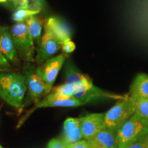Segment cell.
I'll use <instances>...</instances> for the list:
<instances>
[{
	"mask_svg": "<svg viewBox=\"0 0 148 148\" xmlns=\"http://www.w3.org/2000/svg\"><path fill=\"white\" fill-rule=\"evenodd\" d=\"M27 90L23 75L0 72V97L11 106L20 110Z\"/></svg>",
	"mask_w": 148,
	"mask_h": 148,
	"instance_id": "6da1fadb",
	"label": "cell"
},
{
	"mask_svg": "<svg viewBox=\"0 0 148 148\" xmlns=\"http://www.w3.org/2000/svg\"><path fill=\"white\" fill-rule=\"evenodd\" d=\"M10 32L18 57L27 63L34 62L35 44L26 23H16L10 27Z\"/></svg>",
	"mask_w": 148,
	"mask_h": 148,
	"instance_id": "7a4b0ae2",
	"label": "cell"
},
{
	"mask_svg": "<svg viewBox=\"0 0 148 148\" xmlns=\"http://www.w3.org/2000/svg\"><path fill=\"white\" fill-rule=\"evenodd\" d=\"M134 113V101L127 94L104 113L105 126L117 131Z\"/></svg>",
	"mask_w": 148,
	"mask_h": 148,
	"instance_id": "3957f363",
	"label": "cell"
},
{
	"mask_svg": "<svg viewBox=\"0 0 148 148\" xmlns=\"http://www.w3.org/2000/svg\"><path fill=\"white\" fill-rule=\"evenodd\" d=\"M148 134V123L134 114L117 130L119 146L122 147Z\"/></svg>",
	"mask_w": 148,
	"mask_h": 148,
	"instance_id": "277c9868",
	"label": "cell"
},
{
	"mask_svg": "<svg viewBox=\"0 0 148 148\" xmlns=\"http://www.w3.org/2000/svg\"><path fill=\"white\" fill-rule=\"evenodd\" d=\"M23 76L25 77L29 97L35 104L42 99V97L51 91V88L44 83L41 78L37 75L36 69L34 70L33 66L29 63H27L23 69Z\"/></svg>",
	"mask_w": 148,
	"mask_h": 148,
	"instance_id": "5b68a950",
	"label": "cell"
},
{
	"mask_svg": "<svg viewBox=\"0 0 148 148\" xmlns=\"http://www.w3.org/2000/svg\"><path fill=\"white\" fill-rule=\"evenodd\" d=\"M64 53L49 58L36 69V73L49 88H53L57 75L66 59Z\"/></svg>",
	"mask_w": 148,
	"mask_h": 148,
	"instance_id": "8992f818",
	"label": "cell"
},
{
	"mask_svg": "<svg viewBox=\"0 0 148 148\" xmlns=\"http://www.w3.org/2000/svg\"><path fill=\"white\" fill-rule=\"evenodd\" d=\"M44 29L45 33L42 37L40 45L37 48L36 55L34 58V62L38 65H41L62 49V44L48 29Z\"/></svg>",
	"mask_w": 148,
	"mask_h": 148,
	"instance_id": "52a82bcc",
	"label": "cell"
},
{
	"mask_svg": "<svg viewBox=\"0 0 148 148\" xmlns=\"http://www.w3.org/2000/svg\"><path fill=\"white\" fill-rule=\"evenodd\" d=\"M125 95H119L116 94L111 93L105 91L101 88L94 86L92 82L84 84L77 87V92H75L73 97L81 102L82 104L87 103L90 101L99 99V98H108V99H121L124 98Z\"/></svg>",
	"mask_w": 148,
	"mask_h": 148,
	"instance_id": "ba28073f",
	"label": "cell"
},
{
	"mask_svg": "<svg viewBox=\"0 0 148 148\" xmlns=\"http://www.w3.org/2000/svg\"><path fill=\"white\" fill-rule=\"evenodd\" d=\"M82 139L89 140L106 128L104 113H91L79 117Z\"/></svg>",
	"mask_w": 148,
	"mask_h": 148,
	"instance_id": "9c48e42d",
	"label": "cell"
},
{
	"mask_svg": "<svg viewBox=\"0 0 148 148\" xmlns=\"http://www.w3.org/2000/svg\"><path fill=\"white\" fill-rule=\"evenodd\" d=\"M87 141L90 148H118L119 146L117 131L107 127Z\"/></svg>",
	"mask_w": 148,
	"mask_h": 148,
	"instance_id": "30bf717a",
	"label": "cell"
},
{
	"mask_svg": "<svg viewBox=\"0 0 148 148\" xmlns=\"http://www.w3.org/2000/svg\"><path fill=\"white\" fill-rule=\"evenodd\" d=\"M44 28L48 29L61 44L66 40H71L72 33L69 26L58 17L47 18Z\"/></svg>",
	"mask_w": 148,
	"mask_h": 148,
	"instance_id": "8fae6325",
	"label": "cell"
},
{
	"mask_svg": "<svg viewBox=\"0 0 148 148\" xmlns=\"http://www.w3.org/2000/svg\"><path fill=\"white\" fill-rule=\"evenodd\" d=\"M0 51L10 62L16 63L18 61V56L11 35L10 27L8 26L0 27Z\"/></svg>",
	"mask_w": 148,
	"mask_h": 148,
	"instance_id": "7c38bea8",
	"label": "cell"
},
{
	"mask_svg": "<svg viewBox=\"0 0 148 148\" xmlns=\"http://www.w3.org/2000/svg\"><path fill=\"white\" fill-rule=\"evenodd\" d=\"M67 145L76 143L82 139L79 118H67L64 122L63 134L60 138Z\"/></svg>",
	"mask_w": 148,
	"mask_h": 148,
	"instance_id": "4fadbf2b",
	"label": "cell"
},
{
	"mask_svg": "<svg viewBox=\"0 0 148 148\" xmlns=\"http://www.w3.org/2000/svg\"><path fill=\"white\" fill-rule=\"evenodd\" d=\"M82 105H83L82 103L79 102L73 97L67 99H49L45 97L40 101L36 103L34 106L30 109L29 112L23 116V119L19 121L18 126H20V125H21L25 121L27 116L38 108H47V107H76L82 106Z\"/></svg>",
	"mask_w": 148,
	"mask_h": 148,
	"instance_id": "5bb4252c",
	"label": "cell"
},
{
	"mask_svg": "<svg viewBox=\"0 0 148 148\" xmlns=\"http://www.w3.org/2000/svg\"><path fill=\"white\" fill-rule=\"evenodd\" d=\"M129 96L133 99H148V75L145 73L137 74L130 88Z\"/></svg>",
	"mask_w": 148,
	"mask_h": 148,
	"instance_id": "9a60e30c",
	"label": "cell"
},
{
	"mask_svg": "<svg viewBox=\"0 0 148 148\" xmlns=\"http://www.w3.org/2000/svg\"><path fill=\"white\" fill-rule=\"evenodd\" d=\"M31 36L32 37L34 44L37 47L40 45L42 40V29L45 25V21L44 18L36 15L32 16L25 21Z\"/></svg>",
	"mask_w": 148,
	"mask_h": 148,
	"instance_id": "2e32d148",
	"label": "cell"
},
{
	"mask_svg": "<svg viewBox=\"0 0 148 148\" xmlns=\"http://www.w3.org/2000/svg\"><path fill=\"white\" fill-rule=\"evenodd\" d=\"M77 87L73 84L64 83L51 88V91L45 96L49 99H67L73 97L77 92Z\"/></svg>",
	"mask_w": 148,
	"mask_h": 148,
	"instance_id": "e0dca14e",
	"label": "cell"
},
{
	"mask_svg": "<svg viewBox=\"0 0 148 148\" xmlns=\"http://www.w3.org/2000/svg\"><path fill=\"white\" fill-rule=\"evenodd\" d=\"M87 75L81 73L73 65L67 63L65 70V83L73 84L77 87L91 82Z\"/></svg>",
	"mask_w": 148,
	"mask_h": 148,
	"instance_id": "ac0fdd59",
	"label": "cell"
},
{
	"mask_svg": "<svg viewBox=\"0 0 148 148\" xmlns=\"http://www.w3.org/2000/svg\"><path fill=\"white\" fill-rule=\"evenodd\" d=\"M41 10L42 9L40 7L32 3V5L27 8L15 10L14 13L12 14V20L16 23L25 22L27 18L31 17V16L36 15V14L40 13Z\"/></svg>",
	"mask_w": 148,
	"mask_h": 148,
	"instance_id": "d6986e66",
	"label": "cell"
},
{
	"mask_svg": "<svg viewBox=\"0 0 148 148\" xmlns=\"http://www.w3.org/2000/svg\"><path fill=\"white\" fill-rule=\"evenodd\" d=\"M133 100L135 104L134 114L148 123V99H137Z\"/></svg>",
	"mask_w": 148,
	"mask_h": 148,
	"instance_id": "ffe728a7",
	"label": "cell"
},
{
	"mask_svg": "<svg viewBox=\"0 0 148 148\" xmlns=\"http://www.w3.org/2000/svg\"><path fill=\"white\" fill-rule=\"evenodd\" d=\"M119 148H148V134L144 135L132 143Z\"/></svg>",
	"mask_w": 148,
	"mask_h": 148,
	"instance_id": "44dd1931",
	"label": "cell"
},
{
	"mask_svg": "<svg viewBox=\"0 0 148 148\" xmlns=\"http://www.w3.org/2000/svg\"><path fill=\"white\" fill-rule=\"evenodd\" d=\"M68 145L61 138H53L48 143L47 148H68Z\"/></svg>",
	"mask_w": 148,
	"mask_h": 148,
	"instance_id": "7402d4cb",
	"label": "cell"
},
{
	"mask_svg": "<svg viewBox=\"0 0 148 148\" xmlns=\"http://www.w3.org/2000/svg\"><path fill=\"white\" fill-rule=\"evenodd\" d=\"M32 4L29 3V0H14L13 2L11 3L10 6L15 9H23L30 7Z\"/></svg>",
	"mask_w": 148,
	"mask_h": 148,
	"instance_id": "603a6c76",
	"label": "cell"
},
{
	"mask_svg": "<svg viewBox=\"0 0 148 148\" xmlns=\"http://www.w3.org/2000/svg\"><path fill=\"white\" fill-rule=\"evenodd\" d=\"M11 69L8 60L0 51V72H8Z\"/></svg>",
	"mask_w": 148,
	"mask_h": 148,
	"instance_id": "cb8c5ba5",
	"label": "cell"
},
{
	"mask_svg": "<svg viewBox=\"0 0 148 148\" xmlns=\"http://www.w3.org/2000/svg\"><path fill=\"white\" fill-rule=\"evenodd\" d=\"M75 49V45L71 40H66L62 44V50L64 53H72Z\"/></svg>",
	"mask_w": 148,
	"mask_h": 148,
	"instance_id": "d4e9b609",
	"label": "cell"
},
{
	"mask_svg": "<svg viewBox=\"0 0 148 148\" xmlns=\"http://www.w3.org/2000/svg\"><path fill=\"white\" fill-rule=\"evenodd\" d=\"M68 148H90V146L87 140L82 139L76 143L69 144Z\"/></svg>",
	"mask_w": 148,
	"mask_h": 148,
	"instance_id": "484cf974",
	"label": "cell"
},
{
	"mask_svg": "<svg viewBox=\"0 0 148 148\" xmlns=\"http://www.w3.org/2000/svg\"><path fill=\"white\" fill-rule=\"evenodd\" d=\"M32 1L34 4L37 5V6L40 7L41 9L43 8L44 5H45V0H32Z\"/></svg>",
	"mask_w": 148,
	"mask_h": 148,
	"instance_id": "4316f807",
	"label": "cell"
},
{
	"mask_svg": "<svg viewBox=\"0 0 148 148\" xmlns=\"http://www.w3.org/2000/svg\"><path fill=\"white\" fill-rule=\"evenodd\" d=\"M14 0H0V4H6L10 6L11 3L13 2Z\"/></svg>",
	"mask_w": 148,
	"mask_h": 148,
	"instance_id": "83f0119b",
	"label": "cell"
},
{
	"mask_svg": "<svg viewBox=\"0 0 148 148\" xmlns=\"http://www.w3.org/2000/svg\"><path fill=\"white\" fill-rule=\"evenodd\" d=\"M0 148H3V147H2V146H1V145H0Z\"/></svg>",
	"mask_w": 148,
	"mask_h": 148,
	"instance_id": "f1b7e54d",
	"label": "cell"
}]
</instances>
